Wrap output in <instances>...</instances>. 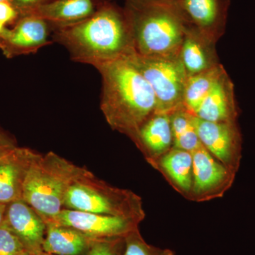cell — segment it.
I'll return each mask as SVG.
<instances>
[{"label": "cell", "instance_id": "cell-18", "mask_svg": "<svg viewBox=\"0 0 255 255\" xmlns=\"http://www.w3.org/2000/svg\"><path fill=\"white\" fill-rule=\"evenodd\" d=\"M152 167L160 172L177 192L189 200L193 184V157L191 152L173 147Z\"/></svg>", "mask_w": 255, "mask_h": 255}, {"label": "cell", "instance_id": "cell-20", "mask_svg": "<svg viewBox=\"0 0 255 255\" xmlns=\"http://www.w3.org/2000/svg\"><path fill=\"white\" fill-rule=\"evenodd\" d=\"M222 64L201 73L188 75L184 88L183 105L195 114L220 77L226 72Z\"/></svg>", "mask_w": 255, "mask_h": 255}, {"label": "cell", "instance_id": "cell-28", "mask_svg": "<svg viewBox=\"0 0 255 255\" xmlns=\"http://www.w3.org/2000/svg\"><path fill=\"white\" fill-rule=\"evenodd\" d=\"M41 255H55L49 254V253H44V252H43V253H42V254Z\"/></svg>", "mask_w": 255, "mask_h": 255}, {"label": "cell", "instance_id": "cell-19", "mask_svg": "<svg viewBox=\"0 0 255 255\" xmlns=\"http://www.w3.org/2000/svg\"><path fill=\"white\" fill-rule=\"evenodd\" d=\"M43 244L44 253L55 255H87L94 241L78 230L68 226L46 224Z\"/></svg>", "mask_w": 255, "mask_h": 255}, {"label": "cell", "instance_id": "cell-21", "mask_svg": "<svg viewBox=\"0 0 255 255\" xmlns=\"http://www.w3.org/2000/svg\"><path fill=\"white\" fill-rule=\"evenodd\" d=\"M172 134L173 147L193 153L202 145L194 124V114L185 108L184 105L169 114Z\"/></svg>", "mask_w": 255, "mask_h": 255}, {"label": "cell", "instance_id": "cell-24", "mask_svg": "<svg viewBox=\"0 0 255 255\" xmlns=\"http://www.w3.org/2000/svg\"><path fill=\"white\" fill-rule=\"evenodd\" d=\"M124 246V238L97 239L87 255H122Z\"/></svg>", "mask_w": 255, "mask_h": 255}, {"label": "cell", "instance_id": "cell-23", "mask_svg": "<svg viewBox=\"0 0 255 255\" xmlns=\"http://www.w3.org/2000/svg\"><path fill=\"white\" fill-rule=\"evenodd\" d=\"M0 255H28L21 242L4 221L0 226Z\"/></svg>", "mask_w": 255, "mask_h": 255}, {"label": "cell", "instance_id": "cell-1", "mask_svg": "<svg viewBox=\"0 0 255 255\" xmlns=\"http://www.w3.org/2000/svg\"><path fill=\"white\" fill-rule=\"evenodd\" d=\"M102 78L100 109L107 124L132 142L157 110L153 90L127 57L95 67Z\"/></svg>", "mask_w": 255, "mask_h": 255}, {"label": "cell", "instance_id": "cell-25", "mask_svg": "<svg viewBox=\"0 0 255 255\" xmlns=\"http://www.w3.org/2000/svg\"><path fill=\"white\" fill-rule=\"evenodd\" d=\"M16 140L0 127V159L17 147Z\"/></svg>", "mask_w": 255, "mask_h": 255}, {"label": "cell", "instance_id": "cell-22", "mask_svg": "<svg viewBox=\"0 0 255 255\" xmlns=\"http://www.w3.org/2000/svg\"><path fill=\"white\" fill-rule=\"evenodd\" d=\"M122 255H174L169 249H162L151 246L143 239L139 228L124 238V246Z\"/></svg>", "mask_w": 255, "mask_h": 255}, {"label": "cell", "instance_id": "cell-15", "mask_svg": "<svg viewBox=\"0 0 255 255\" xmlns=\"http://www.w3.org/2000/svg\"><path fill=\"white\" fill-rule=\"evenodd\" d=\"M217 41L189 25L183 40L179 58L188 75L206 71L219 65Z\"/></svg>", "mask_w": 255, "mask_h": 255}, {"label": "cell", "instance_id": "cell-26", "mask_svg": "<svg viewBox=\"0 0 255 255\" xmlns=\"http://www.w3.org/2000/svg\"><path fill=\"white\" fill-rule=\"evenodd\" d=\"M48 1L50 0H14V2L23 16L38 5Z\"/></svg>", "mask_w": 255, "mask_h": 255}, {"label": "cell", "instance_id": "cell-27", "mask_svg": "<svg viewBox=\"0 0 255 255\" xmlns=\"http://www.w3.org/2000/svg\"><path fill=\"white\" fill-rule=\"evenodd\" d=\"M6 206H7V204L0 203V226L2 224L3 221H4Z\"/></svg>", "mask_w": 255, "mask_h": 255}, {"label": "cell", "instance_id": "cell-17", "mask_svg": "<svg viewBox=\"0 0 255 255\" xmlns=\"http://www.w3.org/2000/svg\"><path fill=\"white\" fill-rule=\"evenodd\" d=\"M95 12L92 0H50L38 5L26 15L41 18L58 28L81 21Z\"/></svg>", "mask_w": 255, "mask_h": 255}, {"label": "cell", "instance_id": "cell-5", "mask_svg": "<svg viewBox=\"0 0 255 255\" xmlns=\"http://www.w3.org/2000/svg\"><path fill=\"white\" fill-rule=\"evenodd\" d=\"M63 209L133 220L145 218L141 197L128 189L112 187L90 172L73 184Z\"/></svg>", "mask_w": 255, "mask_h": 255}, {"label": "cell", "instance_id": "cell-10", "mask_svg": "<svg viewBox=\"0 0 255 255\" xmlns=\"http://www.w3.org/2000/svg\"><path fill=\"white\" fill-rule=\"evenodd\" d=\"M48 23L33 15H25L0 38V50L6 58L32 54L51 44Z\"/></svg>", "mask_w": 255, "mask_h": 255}, {"label": "cell", "instance_id": "cell-16", "mask_svg": "<svg viewBox=\"0 0 255 255\" xmlns=\"http://www.w3.org/2000/svg\"><path fill=\"white\" fill-rule=\"evenodd\" d=\"M238 108L234 84L227 72L216 81L194 115L212 122H237Z\"/></svg>", "mask_w": 255, "mask_h": 255}, {"label": "cell", "instance_id": "cell-2", "mask_svg": "<svg viewBox=\"0 0 255 255\" xmlns=\"http://www.w3.org/2000/svg\"><path fill=\"white\" fill-rule=\"evenodd\" d=\"M53 39L66 48L73 61L94 68L135 52L124 11L110 5L78 23L55 28Z\"/></svg>", "mask_w": 255, "mask_h": 255}, {"label": "cell", "instance_id": "cell-6", "mask_svg": "<svg viewBox=\"0 0 255 255\" xmlns=\"http://www.w3.org/2000/svg\"><path fill=\"white\" fill-rule=\"evenodd\" d=\"M127 58L152 87L157 101L156 112L170 114L183 105L188 75L179 55L150 57L133 52Z\"/></svg>", "mask_w": 255, "mask_h": 255}, {"label": "cell", "instance_id": "cell-8", "mask_svg": "<svg viewBox=\"0 0 255 255\" xmlns=\"http://www.w3.org/2000/svg\"><path fill=\"white\" fill-rule=\"evenodd\" d=\"M194 124L202 145L215 158L237 173L243 144L237 122H208L194 115Z\"/></svg>", "mask_w": 255, "mask_h": 255}, {"label": "cell", "instance_id": "cell-7", "mask_svg": "<svg viewBox=\"0 0 255 255\" xmlns=\"http://www.w3.org/2000/svg\"><path fill=\"white\" fill-rule=\"evenodd\" d=\"M191 154L193 184L189 200L204 202L223 197L232 187L236 172L215 158L203 145Z\"/></svg>", "mask_w": 255, "mask_h": 255}, {"label": "cell", "instance_id": "cell-14", "mask_svg": "<svg viewBox=\"0 0 255 255\" xmlns=\"http://www.w3.org/2000/svg\"><path fill=\"white\" fill-rule=\"evenodd\" d=\"M133 142L153 167L162 156L173 147L169 114L155 112L140 128Z\"/></svg>", "mask_w": 255, "mask_h": 255}, {"label": "cell", "instance_id": "cell-9", "mask_svg": "<svg viewBox=\"0 0 255 255\" xmlns=\"http://www.w3.org/2000/svg\"><path fill=\"white\" fill-rule=\"evenodd\" d=\"M46 224L68 226L94 239L125 238L138 228L133 220L63 209Z\"/></svg>", "mask_w": 255, "mask_h": 255}, {"label": "cell", "instance_id": "cell-12", "mask_svg": "<svg viewBox=\"0 0 255 255\" xmlns=\"http://www.w3.org/2000/svg\"><path fill=\"white\" fill-rule=\"evenodd\" d=\"M38 154L17 146L0 159V203L8 204L22 199L25 179Z\"/></svg>", "mask_w": 255, "mask_h": 255}, {"label": "cell", "instance_id": "cell-4", "mask_svg": "<svg viewBox=\"0 0 255 255\" xmlns=\"http://www.w3.org/2000/svg\"><path fill=\"white\" fill-rule=\"evenodd\" d=\"M90 172L55 152L38 153L25 179L22 199L48 223L63 209L70 188Z\"/></svg>", "mask_w": 255, "mask_h": 255}, {"label": "cell", "instance_id": "cell-13", "mask_svg": "<svg viewBox=\"0 0 255 255\" xmlns=\"http://www.w3.org/2000/svg\"><path fill=\"white\" fill-rule=\"evenodd\" d=\"M189 24L216 41L224 34L231 0H178Z\"/></svg>", "mask_w": 255, "mask_h": 255}, {"label": "cell", "instance_id": "cell-11", "mask_svg": "<svg viewBox=\"0 0 255 255\" xmlns=\"http://www.w3.org/2000/svg\"><path fill=\"white\" fill-rule=\"evenodd\" d=\"M4 222L14 233L28 255H41L46 233V223L24 201L9 203Z\"/></svg>", "mask_w": 255, "mask_h": 255}, {"label": "cell", "instance_id": "cell-3", "mask_svg": "<svg viewBox=\"0 0 255 255\" xmlns=\"http://www.w3.org/2000/svg\"><path fill=\"white\" fill-rule=\"evenodd\" d=\"M127 18L137 54L179 55L188 21L178 0H127Z\"/></svg>", "mask_w": 255, "mask_h": 255}]
</instances>
